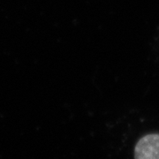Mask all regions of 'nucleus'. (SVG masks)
Returning <instances> with one entry per match:
<instances>
[{
	"label": "nucleus",
	"instance_id": "1",
	"mask_svg": "<svg viewBox=\"0 0 159 159\" xmlns=\"http://www.w3.org/2000/svg\"><path fill=\"white\" fill-rule=\"evenodd\" d=\"M134 159H159V134H148L136 142Z\"/></svg>",
	"mask_w": 159,
	"mask_h": 159
}]
</instances>
